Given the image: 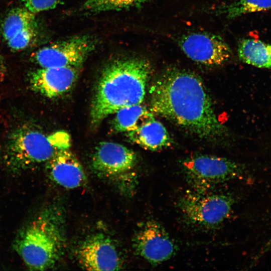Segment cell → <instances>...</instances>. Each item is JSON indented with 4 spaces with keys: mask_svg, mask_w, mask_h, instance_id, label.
Masks as SVG:
<instances>
[{
    "mask_svg": "<svg viewBox=\"0 0 271 271\" xmlns=\"http://www.w3.org/2000/svg\"><path fill=\"white\" fill-rule=\"evenodd\" d=\"M149 109L200 139L217 142L226 136L203 81L191 71L163 72L150 87Z\"/></svg>",
    "mask_w": 271,
    "mask_h": 271,
    "instance_id": "1",
    "label": "cell"
},
{
    "mask_svg": "<svg viewBox=\"0 0 271 271\" xmlns=\"http://www.w3.org/2000/svg\"><path fill=\"white\" fill-rule=\"evenodd\" d=\"M152 73L145 59L116 60L103 71L90 109L91 122L96 125L124 107L142 104Z\"/></svg>",
    "mask_w": 271,
    "mask_h": 271,
    "instance_id": "2",
    "label": "cell"
},
{
    "mask_svg": "<svg viewBox=\"0 0 271 271\" xmlns=\"http://www.w3.org/2000/svg\"><path fill=\"white\" fill-rule=\"evenodd\" d=\"M63 243L56 217L50 211H45L20 230L14 246L29 269L43 270L55 264Z\"/></svg>",
    "mask_w": 271,
    "mask_h": 271,
    "instance_id": "3",
    "label": "cell"
},
{
    "mask_svg": "<svg viewBox=\"0 0 271 271\" xmlns=\"http://www.w3.org/2000/svg\"><path fill=\"white\" fill-rule=\"evenodd\" d=\"M68 139L64 133L47 136L32 127L20 126L8 139L4 152L5 162L15 170L28 169L49 161L57 150L67 149Z\"/></svg>",
    "mask_w": 271,
    "mask_h": 271,
    "instance_id": "4",
    "label": "cell"
},
{
    "mask_svg": "<svg viewBox=\"0 0 271 271\" xmlns=\"http://www.w3.org/2000/svg\"><path fill=\"white\" fill-rule=\"evenodd\" d=\"M234 204L228 194L192 189L183 193L178 206L190 224L203 229L221 226L229 217Z\"/></svg>",
    "mask_w": 271,
    "mask_h": 271,
    "instance_id": "5",
    "label": "cell"
},
{
    "mask_svg": "<svg viewBox=\"0 0 271 271\" xmlns=\"http://www.w3.org/2000/svg\"><path fill=\"white\" fill-rule=\"evenodd\" d=\"M186 180L192 189L206 190L237 178L241 169L227 158L208 155H195L181 162Z\"/></svg>",
    "mask_w": 271,
    "mask_h": 271,
    "instance_id": "6",
    "label": "cell"
},
{
    "mask_svg": "<svg viewBox=\"0 0 271 271\" xmlns=\"http://www.w3.org/2000/svg\"><path fill=\"white\" fill-rule=\"evenodd\" d=\"M91 40L79 37L44 47L33 55L34 61L41 67L79 68L93 50Z\"/></svg>",
    "mask_w": 271,
    "mask_h": 271,
    "instance_id": "7",
    "label": "cell"
},
{
    "mask_svg": "<svg viewBox=\"0 0 271 271\" xmlns=\"http://www.w3.org/2000/svg\"><path fill=\"white\" fill-rule=\"evenodd\" d=\"M134 246L137 253L153 265H157L171 258L175 255L177 246L158 221L149 219L139 229Z\"/></svg>",
    "mask_w": 271,
    "mask_h": 271,
    "instance_id": "8",
    "label": "cell"
},
{
    "mask_svg": "<svg viewBox=\"0 0 271 271\" xmlns=\"http://www.w3.org/2000/svg\"><path fill=\"white\" fill-rule=\"evenodd\" d=\"M179 44L189 58L205 65H220L231 56L227 43L220 36L213 34L190 33L182 36Z\"/></svg>",
    "mask_w": 271,
    "mask_h": 271,
    "instance_id": "9",
    "label": "cell"
},
{
    "mask_svg": "<svg viewBox=\"0 0 271 271\" xmlns=\"http://www.w3.org/2000/svg\"><path fill=\"white\" fill-rule=\"evenodd\" d=\"M2 33L13 51L26 49L34 41L37 35L35 14L26 7L12 9L3 22Z\"/></svg>",
    "mask_w": 271,
    "mask_h": 271,
    "instance_id": "10",
    "label": "cell"
},
{
    "mask_svg": "<svg viewBox=\"0 0 271 271\" xmlns=\"http://www.w3.org/2000/svg\"><path fill=\"white\" fill-rule=\"evenodd\" d=\"M137 161V155L131 149L114 142L99 143L92 159L93 168L107 176H116L131 169Z\"/></svg>",
    "mask_w": 271,
    "mask_h": 271,
    "instance_id": "11",
    "label": "cell"
},
{
    "mask_svg": "<svg viewBox=\"0 0 271 271\" xmlns=\"http://www.w3.org/2000/svg\"><path fill=\"white\" fill-rule=\"evenodd\" d=\"M78 258L82 267L89 270H115L120 266L115 246L101 234L86 240L78 250Z\"/></svg>",
    "mask_w": 271,
    "mask_h": 271,
    "instance_id": "12",
    "label": "cell"
},
{
    "mask_svg": "<svg viewBox=\"0 0 271 271\" xmlns=\"http://www.w3.org/2000/svg\"><path fill=\"white\" fill-rule=\"evenodd\" d=\"M78 73L76 67H41L30 75L29 83L36 92L49 98H54L72 88Z\"/></svg>",
    "mask_w": 271,
    "mask_h": 271,
    "instance_id": "13",
    "label": "cell"
},
{
    "mask_svg": "<svg viewBox=\"0 0 271 271\" xmlns=\"http://www.w3.org/2000/svg\"><path fill=\"white\" fill-rule=\"evenodd\" d=\"M48 167L53 180L64 188H76L86 181L81 164L67 149L57 150L49 160Z\"/></svg>",
    "mask_w": 271,
    "mask_h": 271,
    "instance_id": "14",
    "label": "cell"
},
{
    "mask_svg": "<svg viewBox=\"0 0 271 271\" xmlns=\"http://www.w3.org/2000/svg\"><path fill=\"white\" fill-rule=\"evenodd\" d=\"M127 133L132 142L152 151L161 150L170 147L172 143L165 126L155 118Z\"/></svg>",
    "mask_w": 271,
    "mask_h": 271,
    "instance_id": "15",
    "label": "cell"
},
{
    "mask_svg": "<svg viewBox=\"0 0 271 271\" xmlns=\"http://www.w3.org/2000/svg\"><path fill=\"white\" fill-rule=\"evenodd\" d=\"M115 113L113 126L119 132L132 131L155 118L150 109L141 104L124 107Z\"/></svg>",
    "mask_w": 271,
    "mask_h": 271,
    "instance_id": "16",
    "label": "cell"
},
{
    "mask_svg": "<svg viewBox=\"0 0 271 271\" xmlns=\"http://www.w3.org/2000/svg\"><path fill=\"white\" fill-rule=\"evenodd\" d=\"M238 55L248 64L271 68V45L252 39H243L238 45Z\"/></svg>",
    "mask_w": 271,
    "mask_h": 271,
    "instance_id": "17",
    "label": "cell"
},
{
    "mask_svg": "<svg viewBox=\"0 0 271 271\" xmlns=\"http://www.w3.org/2000/svg\"><path fill=\"white\" fill-rule=\"evenodd\" d=\"M271 9V0H235L226 9L227 17L234 18L241 15Z\"/></svg>",
    "mask_w": 271,
    "mask_h": 271,
    "instance_id": "18",
    "label": "cell"
},
{
    "mask_svg": "<svg viewBox=\"0 0 271 271\" xmlns=\"http://www.w3.org/2000/svg\"><path fill=\"white\" fill-rule=\"evenodd\" d=\"M140 0H87L84 8L91 12L117 10L140 5Z\"/></svg>",
    "mask_w": 271,
    "mask_h": 271,
    "instance_id": "19",
    "label": "cell"
},
{
    "mask_svg": "<svg viewBox=\"0 0 271 271\" xmlns=\"http://www.w3.org/2000/svg\"><path fill=\"white\" fill-rule=\"evenodd\" d=\"M62 0H22L25 7L32 13H37L52 9Z\"/></svg>",
    "mask_w": 271,
    "mask_h": 271,
    "instance_id": "20",
    "label": "cell"
},
{
    "mask_svg": "<svg viewBox=\"0 0 271 271\" xmlns=\"http://www.w3.org/2000/svg\"><path fill=\"white\" fill-rule=\"evenodd\" d=\"M6 71L4 59L0 54V75L4 74Z\"/></svg>",
    "mask_w": 271,
    "mask_h": 271,
    "instance_id": "21",
    "label": "cell"
},
{
    "mask_svg": "<svg viewBox=\"0 0 271 271\" xmlns=\"http://www.w3.org/2000/svg\"><path fill=\"white\" fill-rule=\"evenodd\" d=\"M147 0H140V4L142 3H144V2H145Z\"/></svg>",
    "mask_w": 271,
    "mask_h": 271,
    "instance_id": "22",
    "label": "cell"
}]
</instances>
